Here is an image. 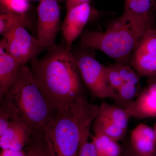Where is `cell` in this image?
<instances>
[{
  "mask_svg": "<svg viewBox=\"0 0 156 156\" xmlns=\"http://www.w3.org/2000/svg\"><path fill=\"white\" fill-rule=\"evenodd\" d=\"M0 100V109L12 119L25 124L32 134H45L57 112L37 86L27 65L20 68L5 95Z\"/></svg>",
  "mask_w": 156,
  "mask_h": 156,
  "instance_id": "7a4b0ae2",
  "label": "cell"
},
{
  "mask_svg": "<svg viewBox=\"0 0 156 156\" xmlns=\"http://www.w3.org/2000/svg\"><path fill=\"white\" fill-rule=\"evenodd\" d=\"M31 132L21 121L11 119L5 134L0 136L2 149L17 151L23 149L28 144Z\"/></svg>",
  "mask_w": 156,
  "mask_h": 156,
  "instance_id": "7c38bea8",
  "label": "cell"
},
{
  "mask_svg": "<svg viewBox=\"0 0 156 156\" xmlns=\"http://www.w3.org/2000/svg\"><path fill=\"white\" fill-rule=\"evenodd\" d=\"M75 54L82 80L91 95L98 98L115 99L117 91L109 82L107 67L85 51Z\"/></svg>",
  "mask_w": 156,
  "mask_h": 156,
  "instance_id": "5b68a950",
  "label": "cell"
},
{
  "mask_svg": "<svg viewBox=\"0 0 156 156\" xmlns=\"http://www.w3.org/2000/svg\"><path fill=\"white\" fill-rule=\"evenodd\" d=\"M107 73L109 82L112 87L115 90L118 91L122 84V81L115 64L107 66Z\"/></svg>",
  "mask_w": 156,
  "mask_h": 156,
  "instance_id": "cb8c5ba5",
  "label": "cell"
},
{
  "mask_svg": "<svg viewBox=\"0 0 156 156\" xmlns=\"http://www.w3.org/2000/svg\"><path fill=\"white\" fill-rule=\"evenodd\" d=\"M92 142L97 156H121L122 148L118 141L103 134H94Z\"/></svg>",
  "mask_w": 156,
  "mask_h": 156,
  "instance_id": "2e32d148",
  "label": "cell"
},
{
  "mask_svg": "<svg viewBox=\"0 0 156 156\" xmlns=\"http://www.w3.org/2000/svg\"><path fill=\"white\" fill-rule=\"evenodd\" d=\"M27 147L24 149L28 156H53L44 134H31Z\"/></svg>",
  "mask_w": 156,
  "mask_h": 156,
  "instance_id": "ac0fdd59",
  "label": "cell"
},
{
  "mask_svg": "<svg viewBox=\"0 0 156 156\" xmlns=\"http://www.w3.org/2000/svg\"><path fill=\"white\" fill-rule=\"evenodd\" d=\"M93 130L94 134H105L117 141L122 140L126 133L111 120L98 113L93 121Z\"/></svg>",
  "mask_w": 156,
  "mask_h": 156,
  "instance_id": "5bb4252c",
  "label": "cell"
},
{
  "mask_svg": "<svg viewBox=\"0 0 156 156\" xmlns=\"http://www.w3.org/2000/svg\"><path fill=\"white\" fill-rule=\"evenodd\" d=\"M0 156H28L25 149L21 150L13 151L2 149Z\"/></svg>",
  "mask_w": 156,
  "mask_h": 156,
  "instance_id": "484cf974",
  "label": "cell"
},
{
  "mask_svg": "<svg viewBox=\"0 0 156 156\" xmlns=\"http://www.w3.org/2000/svg\"><path fill=\"white\" fill-rule=\"evenodd\" d=\"M58 3L56 0H42L37 9V39L48 49L55 44L60 28V11Z\"/></svg>",
  "mask_w": 156,
  "mask_h": 156,
  "instance_id": "52a82bcc",
  "label": "cell"
},
{
  "mask_svg": "<svg viewBox=\"0 0 156 156\" xmlns=\"http://www.w3.org/2000/svg\"><path fill=\"white\" fill-rule=\"evenodd\" d=\"M131 145L137 153L147 156H156V139L153 128L140 123L131 131Z\"/></svg>",
  "mask_w": 156,
  "mask_h": 156,
  "instance_id": "4fadbf2b",
  "label": "cell"
},
{
  "mask_svg": "<svg viewBox=\"0 0 156 156\" xmlns=\"http://www.w3.org/2000/svg\"><path fill=\"white\" fill-rule=\"evenodd\" d=\"M140 86L123 83L117 91L115 100L121 107L127 108L140 93Z\"/></svg>",
  "mask_w": 156,
  "mask_h": 156,
  "instance_id": "ffe728a7",
  "label": "cell"
},
{
  "mask_svg": "<svg viewBox=\"0 0 156 156\" xmlns=\"http://www.w3.org/2000/svg\"><path fill=\"white\" fill-rule=\"evenodd\" d=\"M94 14L95 11L89 2L76 6L67 11L61 30L67 49L71 50L73 42L80 34Z\"/></svg>",
  "mask_w": 156,
  "mask_h": 156,
  "instance_id": "9c48e42d",
  "label": "cell"
},
{
  "mask_svg": "<svg viewBox=\"0 0 156 156\" xmlns=\"http://www.w3.org/2000/svg\"><path fill=\"white\" fill-rule=\"evenodd\" d=\"M67 11L79 5L89 3L90 0H65Z\"/></svg>",
  "mask_w": 156,
  "mask_h": 156,
  "instance_id": "4316f807",
  "label": "cell"
},
{
  "mask_svg": "<svg viewBox=\"0 0 156 156\" xmlns=\"http://www.w3.org/2000/svg\"><path fill=\"white\" fill-rule=\"evenodd\" d=\"M122 154L121 156H147L143 155L137 153L133 149L131 144L124 150L122 148Z\"/></svg>",
  "mask_w": 156,
  "mask_h": 156,
  "instance_id": "83f0119b",
  "label": "cell"
},
{
  "mask_svg": "<svg viewBox=\"0 0 156 156\" xmlns=\"http://www.w3.org/2000/svg\"><path fill=\"white\" fill-rule=\"evenodd\" d=\"M99 106L90 103L85 95L57 111L45 132L53 156H78L81 136L90 128Z\"/></svg>",
  "mask_w": 156,
  "mask_h": 156,
  "instance_id": "277c9868",
  "label": "cell"
},
{
  "mask_svg": "<svg viewBox=\"0 0 156 156\" xmlns=\"http://www.w3.org/2000/svg\"><path fill=\"white\" fill-rule=\"evenodd\" d=\"M156 76L154 77L150 78L148 79V84L150 83H153V82H156Z\"/></svg>",
  "mask_w": 156,
  "mask_h": 156,
  "instance_id": "f1b7e54d",
  "label": "cell"
},
{
  "mask_svg": "<svg viewBox=\"0 0 156 156\" xmlns=\"http://www.w3.org/2000/svg\"><path fill=\"white\" fill-rule=\"evenodd\" d=\"M12 118L2 109H0V136L5 134Z\"/></svg>",
  "mask_w": 156,
  "mask_h": 156,
  "instance_id": "d4e9b609",
  "label": "cell"
},
{
  "mask_svg": "<svg viewBox=\"0 0 156 156\" xmlns=\"http://www.w3.org/2000/svg\"><path fill=\"white\" fill-rule=\"evenodd\" d=\"M1 13L26 14L30 8L29 0H0Z\"/></svg>",
  "mask_w": 156,
  "mask_h": 156,
  "instance_id": "44dd1931",
  "label": "cell"
},
{
  "mask_svg": "<svg viewBox=\"0 0 156 156\" xmlns=\"http://www.w3.org/2000/svg\"><path fill=\"white\" fill-rule=\"evenodd\" d=\"M126 109L137 119L156 118V81L149 83Z\"/></svg>",
  "mask_w": 156,
  "mask_h": 156,
  "instance_id": "8fae6325",
  "label": "cell"
},
{
  "mask_svg": "<svg viewBox=\"0 0 156 156\" xmlns=\"http://www.w3.org/2000/svg\"><path fill=\"white\" fill-rule=\"evenodd\" d=\"M32 1H39L41 2V1H42V0H32ZM57 2H58V3L62 2L64 0H56Z\"/></svg>",
  "mask_w": 156,
  "mask_h": 156,
  "instance_id": "4dcf8cb0",
  "label": "cell"
},
{
  "mask_svg": "<svg viewBox=\"0 0 156 156\" xmlns=\"http://www.w3.org/2000/svg\"><path fill=\"white\" fill-rule=\"evenodd\" d=\"M98 114L111 120L118 127L127 131L131 116L126 108L104 102L99 106Z\"/></svg>",
  "mask_w": 156,
  "mask_h": 156,
  "instance_id": "9a60e30c",
  "label": "cell"
},
{
  "mask_svg": "<svg viewBox=\"0 0 156 156\" xmlns=\"http://www.w3.org/2000/svg\"><path fill=\"white\" fill-rule=\"evenodd\" d=\"M153 129L154 130V131L155 134L156 139V122L155 123L154 125Z\"/></svg>",
  "mask_w": 156,
  "mask_h": 156,
  "instance_id": "f546056e",
  "label": "cell"
},
{
  "mask_svg": "<svg viewBox=\"0 0 156 156\" xmlns=\"http://www.w3.org/2000/svg\"><path fill=\"white\" fill-rule=\"evenodd\" d=\"M26 28L18 27L3 37L7 41L10 54L23 66L48 49Z\"/></svg>",
  "mask_w": 156,
  "mask_h": 156,
  "instance_id": "8992f818",
  "label": "cell"
},
{
  "mask_svg": "<svg viewBox=\"0 0 156 156\" xmlns=\"http://www.w3.org/2000/svg\"><path fill=\"white\" fill-rule=\"evenodd\" d=\"M152 25L150 17L124 13L105 31L85 32L81 36V45L100 50L118 63L129 66L133 51L146 32L153 28Z\"/></svg>",
  "mask_w": 156,
  "mask_h": 156,
  "instance_id": "3957f363",
  "label": "cell"
},
{
  "mask_svg": "<svg viewBox=\"0 0 156 156\" xmlns=\"http://www.w3.org/2000/svg\"><path fill=\"white\" fill-rule=\"evenodd\" d=\"M23 66L10 54L7 41L3 38L0 42V100L5 95Z\"/></svg>",
  "mask_w": 156,
  "mask_h": 156,
  "instance_id": "30bf717a",
  "label": "cell"
},
{
  "mask_svg": "<svg viewBox=\"0 0 156 156\" xmlns=\"http://www.w3.org/2000/svg\"><path fill=\"white\" fill-rule=\"evenodd\" d=\"M155 9H156V2H155Z\"/></svg>",
  "mask_w": 156,
  "mask_h": 156,
  "instance_id": "1f68e13d",
  "label": "cell"
},
{
  "mask_svg": "<svg viewBox=\"0 0 156 156\" xmlns=\"http://www.w3.org/2000/svg\"><path fill=\"white\" fill-rule=\"evenodd\" d=\"M90 128L84 131L81 136L78 156H97L95 146L88 140L90 136Z\"/></svg>",
  "mask_w": 156,
  "mask_h": 156,
  "instance_id": "603a6c76",
  "label": "cell"
},
{
  "mask_svg": "<svg viewBox=\"0 0 156 156\" xmlns=\"http://www.w3.org/2000/svg\"><path fill=\"white\" fill-rule=\"evenodd\" d=\"M115 64L121 76L122 83H126L140 86V76L136 72L131 69L129 66L119 63Z\"/></svg>",
  "mask_w": 156,
  "mask_h": 156,
  "instance_id": "7402d4cb",
  "label": "cell"
},
{
  "mask_svg": "<svg viewBox=\"0 0 156 156\" xmlns=\"http://www.w3.org/2000/svg\"><path fill=\"white\" fill-rule=\"evenodd\" d=\"M41 58L31 61L35 83L56 112L84 95L82 77L75 54L64 45L54 44Z\"/></svg>",
  "mask_w": 156,
  "mask_h": 156,
  "instance_id": "6da1fadb",
  "label": "cell"
},
{
  "mask_svg": "<svg viewBox=\"0 0 156 156\" xmlns=\"http://www.w3.org/2000/svg\"><path fill=\"white\" fill-rule=\"evenodd\" d=\"M131 65L140 76H156V29L148 30L131 55Z\"/></svg>",
  "mask_w": 156,
  "mask_h": 156,
  "instance_id": "ba28073f",
  "label": "cell"
},
{
  "mask_svg": "<svg viewBox=\"0 0 156 156\" xmlns=\"http://www.w3.org/2000/svg\"><path fill=\"white\" fill-rule=\"evenodd\" d=\"M154 0H125L124 13L151 17Z\"/></svg>",
  "mask_w": 156,
  "mask_h": 156,
  "instance_id": "d6986e66",
  "label": "cell"
},
{
  "mask_svg": "<svg viewBox=\"0 0 156 156\" xmlns=\"http://www.w3.org/2000/svg\"><path fill=\"white\" fill-rule=\"evenodd\" d=\"M31 25V21L26 14L1 13L0 34L3 37L18 27L29 28Z\"/></svg>",
  "mask_w": 156,
  "mask_h": 156,
  "instance_id": "e0dca14e",
  "label": "cell"
}]
</instances>
